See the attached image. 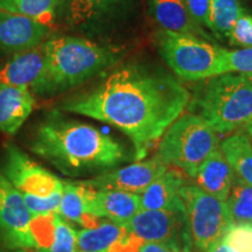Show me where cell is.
I'll return each mask as SVG.
<instances>
[{"label": "cell", "mask_w": 252, "mask_h": 252, "mask_svg": "<svg viewBox=\"0 0 252 252\" xmlns=\"http://www.w3.org/2000/svg\"><path fill=\"white\" fill-rule=\"evenodd\" d=\"M128 234L143 242H156L174 252H193L194 244L185 204L180 198L168 209H141L125 223Z\"/></svg>", "instance_id": "obj_9"}, {"label": "cell", "mask_w": 252, "mask_h": 252, "mask_svg": "<svg viewBox=\"0 0 252 252\" xmlns=\"http://www.w3.org/2000/svg\"><path fill=\"white\" fill-rule=\"evenodd\" d=\"M223 239L234 252H252V228L250 224H234Z\"/></svg>", "instance_id": "obj_27"}, {"label": "cell", "mask_w": 252, "mask_h": 252, "mask_svg": "<svg viewBox=\"0 0 252 252\" xmlns=\"http://www.w3.org/2000/svg\"><path fill=\"white\" fill-rule=\"evenodd\" d=\"M49 33L47 25L0 9V52L19 53L42 45Z\"/></svg>", "instance_id": "obj_12"}, {"label": "cell", "mask_w": 252, "mask_h": 252, "mask_svg": "<svg viewBox=\"0 0 252 252\" xmlns=\"http://www.w3.org/2000/svg\"><path fill=\"white\" fill-rule=\"evenodd\" d=\"M46 70L35 94H56L77 88L109 70L119 52L75 36H55L45 41Z\"/></svg>", "instance_id": "obj_3"}, {"label": "cell", "mask_w": 252, "mask_h": 252, "mask_svg": "<svg viewBox=\"0 0 252 252\" xmlns=\"http://www.w3.org/2000/svg\"><path fill=\"white\" fill-rule=\"evenodd\" d=\"M52 236L33 252H77V231L58 214L50 216Z\"/></svg>", "instance_id": "obj_25"}, {"label": "cell", "mask_w": 252, "mask_h": 252, "mask_svg": "<svg viewBox=\"0 0 252 252\" xmlns=\"http://www.w3.org/2000/svg\"><path fill=\"white\" fill-rule=\"evenodd\" d=\"M152 8L154 17L163 31L193 36L202 33L184 0H152Z\"/></svg>", "instance_id": "obj_19"}, {"label": "cell", "mask_w": 252, "mask_h": 252, "mask_svg": "<svg viewBox=\"0 0 252 252\" xmlns=\"http://www.w3.org/2000/svg\"><path fill=\"white\" fill-rule=\"evenodd\" d=\"M30 149L70 178L112 168L126 160L124 147L109 134L56 113L37 125Z\"/></svg>", "instance_id": "obj_2"}, {"label": "cell", "mask_w": 252, "mask_h": 252, "mask_svg": "<svg viewBox=\"0 0 252 252\" xmlns=\"http://www.w3.org/2000/svg\"><path fill=\"white\" fill-rule=\"evenodd\" d=\"M185 175L180 169L168 167L163 174L139 194L141 209L161 210L175 206L180 201V188L186 184Z\"/></svg>", "instance_id": "obj_18"}, {"label": "cell", "mask_w": 252, "mask_h": 252, "mask_svg": "<svg viewBox=\"0 0 252 252\" xmlns=\"http://www.w3.org/2000/svg\"><path fill=\"white\" fill-rule=\"evenodd\" d=\"M119 0H70L68 21L72 26L86 25L109 11Z\"/></svg>", "instance_id": "obj_26"}, {"label": "cell", "mask_w": 252, "mask_h": 252, "mask_svg": "<svg viewBox=\"0 0 252 252\" xmlns=\"http://www.w3.org/2000/svg\"><path fill=\"white\" fill-rule=\"evenodd\" d=\"M35 220L18 189L0 172V241L9 249L34 251L42 245Z\"/></svg>", "instance_id": "obj_10"}, {"label": "cell", "mask_w": 252, "mask_h": 252, "mask_svg": "<svg viewBox=\"0 0 252 252\" xmlns=\"http://www.w3.org/2000/svg\"><path fill=\"white\" fill-rule=\"evenodd\" d=\"M191 109L219 133H229L252 119V74L226 72L208 78Z\"/></svg>", "instance_id": "obj_4"}, {"label": "cell", "mask_w": 252, "mask_h": 252, "mask_svg": "<svg viewBox=\"0 0 252 252\" xmlns=\"http://www.w3.org/2000/svg\"><path fill=\"white\" fill-rule=\"evenodd\" d=\"M179 195L187 213L194 248L206 252L222 241L234 225L226 201H220L187 182L180 188Z\"/></svg>", "instance_id": "obj_8"}, {"label": "cell", "mask_w": 252, "mask_h": 252, "mask_svg": "<svg viewBox=\"0 0 252 252\" xmlns=\"http://www.w3.org/2000/svg\"><path fill=\"white\" fill-rule=\"evenodd\" d=\"M33 93L27 87L0 83V131L13 135L33 111Z\"/></svg>", "instance_id": "obj_14"}, {"label": "cell", "mask_w": 252, "mask_h": 252, "mask_svg": "<svg viewBox=\"0 0 252 252\" xmlns=\"http://www.w3.org/2000/svg\"><path fill=\"white\" fill-rule=\"evenodd\" d=\"M234 175L222 150L217 149L201 163L191 179L206 193L220 201H226Z\"/></svg>", "instance_id": "obj_16"}, {"label": "cell", "mask_w": 252, "mask_h": 252, "mask_svg": "<svg viewBox=\"0 0 252 252\" xmlns=\"http://www.w3.org/2000/svg\"><path fill=\"white\" fill-rule=\"evenodd\" d=\"M46 70L45 42L33 48L15 53L0 68V83L27 87L35 93L42 83Z\"/></svg>", "instance_id": "obj_13"}, {"label": "cell", "mask_w": 252, "mask_h": 252, "mask_svg": "<svg viewBox=\"0 0 252 252\" xmlns=\"http://www.w3.org/2000/svg\"><path fill=\"white\" fill-rule=\"evenodd\" d=\"M243 12L239 0H210L209 25L214 33L228 39L230 32Z\"/></svg>", "instance_id": "obj_24"}, {"label": "cell", "mask_w": 252, "mask_h": 252, "mask_svg": "<svg viewBox=\"0 0 252 252\" xmlns=\"http://www.w3.org/2000/svg\"><path fill=\"white\" fill-rule=\"evenodd\" d=\"M141 210L139 194L123 190H94L91 200V215L108 219L124 226Z\"/></svg>", "instance_id": "obj_15"}, {"label": "cell", "mask_w": 252, "mask_h": 252, "mask_svg": "<svg viewBox=\"0 0 252 252\" xmlns=\"http://www.w3.org/2000/svg\"><path fill=\"white\" fill-rule=\"evenodd\" d=\"M245 130H247V134L250 137V139L252 141V119L248 123L247 125H245Z\"/></svg>", "instance_id": "obj_34"}, {"label": "cell", "mask_w": 252, "mask_h": 252, "mask_svg": "<svg viewBox=\"0 0 252 252\" xmlns=\"http://www.w3.org/2000/svg\"><path fill=\"white\" fill-rule=\"evenodd\" d=\"M58 0H0V9L12 12L52 26Z\"/></svg>", "instance_id": "obj_22"}, {"label": "cell", "mask_w": 252, "mask_h": 252, "mask_svg": "<svg viewBox=\"0 0 252 252\" xmlns=\"http://www.w3.org/2000/svg\"><path fill=\"white\" fill-rule=\"evenodd\" d=\"M1 173L18 189L35 219L58 214L63 180L31 159L13 144L5 146Z\"/></svg>", "instance_id": "obj_5"}, {"label": "cell", "mask_w": 252, "mask_h": 252, "mask_svg": "<svg viewBox=\"0 0 252 252\" xmlns=\"http://www.w3.org/2000/svg\"><path fill=\"white\" fill-rule=\"evenodd\" d=\"M0 252H28L27 250H21V249H9L5 245L0 244Z\"/></svg>", "instance_id": "obj_33"}, {"label": "cell", "mask_w": 252, "mask_h": 252, "mask_svg": "<svg viewBox=\"0 0 252 252\" xmlns=\"http://www.w3.org/2000/svg\"><path fill=\"white\" fill-rule=\"evenodd\" d=\"M61 1H67V0H61Z\"/></svg>", "instance_id": "obj_35"}, {"label": "cell", "mask_w": 252, "mask_h": 252, "mask_svg": "<svg viewBox=\"0 0 252 252\" xmlns=\"http://www.w3.org/2000/svg\"><path fill=\"white\" fill-rule=\"evenodd\" d=\"M138 252H174L166 245L156 242H144Z\"/></svg>", "instance_id": "obj_31"}, {"label": "cell", "mask_w": 252, "mask_h": 252, "mask_svg": "<svg viewBox=\"0 0 252 252\" xmlns=\"http://www.w3.org/2000/svg\"><path fill=\"white\" fill-rule=\"evenodd\" d=\"M228 39L232 45L242 46L243 48L252 47V15L243 11L236 20L230 32Z\"/></svg>", "instance_id": "obj_29"}, {"label": "cell", "mask_w": 252, "mask_h": 252, "mask_svg": "<svg viewBox=\"0 0 252 252\" xmlns=\"http://www.w3.org/2000/svg\"><path fill=\"white\" fill-rule=\"evenodd\" d=\"M226 204L234 224H252V187L236 175Z\"/></svg>", "instance_id": "obj_23"}, {"label": "cell", "mask_w": 252, "mask_h": 252, "mask_svg": "<svg viewBox=\"0 0 252 252\" xmlns=\"http://www.w3.org/2000/svg\"><path fill=\"white\" fill-rule=\"evenodd\" d=\"M250 225H251V228H252V224H250Z\"/></svg>", "instance_id": "obj_36"}, {"label": "cell", "mask_w": 252, "mask_h": 252, "mask_svg": "<svg viewBox=\"0 0 252 252\" xmlns=\"http://www.w3.org/2000/svg\"><path fill=\"white\" fill-rule=\"evenodd\" d=\"M157 46L163 61L184 81H203L225 74V50L197 36L161 31Z\"/></svg>", "instance_id": "obj_7"}, {"label": "cell", "mask_w": 252, "mask_h": 252, "mask_svg": "<svg viewBox=\"0 0 252 252\" xmlns=\"http://www.w3.org/2000/svg\"><path fill=\"white\" fill-rule=\"evenodd\" d=\"M220 149L217 132L196 113H182L160 139L157 158L193 178L204 160Z\"/></svg>", "instance_id": "obj_6"}, {"label": "cell", "mask_w": 252, "mask_h": 252, "mask_svg": "<svg viewBox=\"0 0 252 252\" xmlns=\"http://www.w3.org/2000/svg\"><path fill=\"white\" fill-rule=\"evenodd\" d=\"M94 189L83 181H63V191L58 215L67 222L76 223L90 228L89 224L96 220L91 215V200Z\"/></svg>", "instance_id": "obj_17"}, {"label": "cell", "mask_w": 252, "mask_h": 252, "mask_svg": "<svg viewBox=\"0 0 252 252\" xmlns=\"http://www.w3.org/2000/svg\"><path fill=\"white\" fill-rule=\"evenodd\" d=\"M184 1L195 23L208 27V25H209L210 0H184Z\"/></svg>", "instance_id": "obj_30"}, {"label": "cell", "mask_w": 252, "mask_h": 252, "mask_svg": "<svg viewBox=\"0 0 252 252\" xmlns=\"http://www.w3.org/2000/svg\"><path fill=\"white\" fill-rule=\"evenodd\" d=\"M206 252H234V251H232L231 248L225 243L224 239H222V241H220L219 243L213 245V247L210 248L209 250H207Z\"/></svg>", "instance_id": "obj_32"}, {"label": "cell", "mask_w": 252, "mask_h": 252, "mask_svg": "<svg viewBox=\"0 0 252 252\" xmlns=\"http://www.w3.org/2000/svg\"><path fill=\"white\" fill-rule=\"evenodd\" d=\"M128 232L124 226L104 222L77 231V252H111Z\"/></svg>", "instance_id": "obj_20"}, {"label": "cell", "mask_w": 252, "mask_h": 252, "mask_svg": "<svg viewBox=\"0 0 252 252\" xmlns=\"http://www.w3.org/2000/svg\"><path fill=\"white\" fill-rule=\"evenodd\" d=\"M226 72H243L252 74V47L225 50Z\"/></svg>", "instance_id": "obj_28"}, {"label": "cell", "mask_w": 252, "mask_h": 252, "mask_svg": "<svg viewBox=\"0 0 252 252\" xmlns=\"http://www.w3.org/2000/svg\"><path fill=\"white\" fill-rule=\"evenodd\" d=\"M189 100L187 88L175 77L130 64L64 99L60 109L117 127L130 138L138 161L184 113Z\"/></svg>", "instance_id": "obj_1"}, {"label": "cell", "mask_w": 252, "mask_h": 252, "mask_svg": "<svg viewBox=\"0 0 252 252\" xmlns=\"http://www.w3.org/2000/svg\"><path fill=\"white\" fill-rule=\"evenodd\" d=\"M167 168L168 166L154 157L151 160H138L122 168L104 172L86 182L94 190H123L141 194Z\"/></svg>", "instance_id": "obj_11"}, {"label": "cell", "mask_w": 252, "mask_h": 252, "mask_svg": "<svg viewBox=\"0 0 252 252\" xmlns=\"http://www.w3.org/2000/svg\"><path fill=\"white\" fill-rule=\"evenodd\" d=\"M232 172L252 187V141L247 132H236L220 145Z\"/></svg>", "instance_id": "obj_21"}]
</instances>
